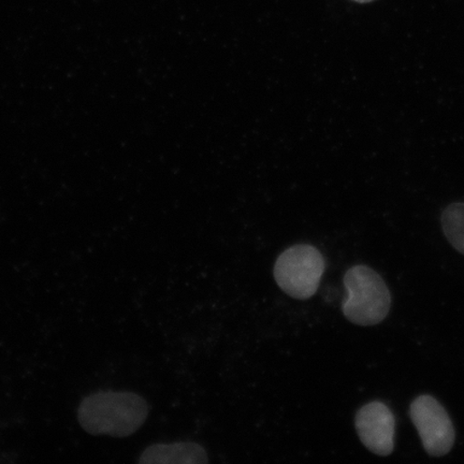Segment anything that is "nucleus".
<instances>
[{
  "label": "nucleus",
  "instance_id": "1",
  "mask_svg": "<svg viewBox=\"0 0 464 464\" xmlns=\"http://www.w3.org/2000/svg\"><path fill=\"white\" fill-rule=\"evenodd\" d=\"M149 405L137 393L100 392L81 402L78 420L81 427L92 435L126 438L135 433L147 420Z\"/></svg>",
  "mask_w": 464,
  "mask_h": 464
},
{
  "label": "nucleus",
  "instance_id": "5",
  "mask_svg": "<svg viewBox=\"0 0 464 464\" xmlns=\"http://www.w3.org/2000/svg\"><path fill=\"white\" fill-rule=\"evenodd\" d=\"M356 430L362 444L373 454L391 455L394 449L396 420L384 403L374 401L357 411Z\"/></svg>",
  "mask_w": 464,
  "mask_h": 464
},
{
  "label": "nucleus",
  "instance_id": "6",
  "mask_svg": "<svg viewBox=\"0 0 464 464\" xmlns=\"http://www.w3.org/2000/svg\"><path fill=\"white\" fill-rule=\"evenodd\" d=\"M207 451L195 442L159 443L142 452L141 464H206Z\"/></svg>",
  "mask_w": 464,
  "mask_h": 464
},
{
  "label": "nucleus",
  "instance_id": "2",
  "mask_svg": "<svg viewBox=\"0 0 464 464\" xmlns=\"http://www.w3.org/2000/svg\"><path fill=\"white\" fill-rule=\"evenodd\" d=\"M347 298L342 312L358 326H373L390 313L392 295L382 276L367 266H355L344 276Z\"/></svg>",
  "mask_w": 464,
  "mask_h": 464
},
{
  "label": "nucleus",
  "instance_id": "4",
  "mask_svg": "<svg viewBox=\"0 0 464 464\" xmlns=\"http://www.w3.org/2000/svg\"><path fill=\"white\" fill-rule=\"evenodd\" d=\"M410 417L429 455L449 454L455 444V428L448 411L437 399L429 394L417 397L410 406Z\"/></svg>",
  "mask_w": 464,
  "mask_h": 464
},
{
  "label": "nucleus",
  "instance_id": "3",
  "mask_svg": "<svg viewBox=\"0 0 464 464\" xmlns=\"http://www.w3.org/2000/svg\"><path fill=\"white\" fill-rule=\"evenodd\" d=\"M326 263L321 252L309 245H297L284 251L276 261L275 278L278 287L294 299L314 295Z\"/></svg>",
  "mask_w": 464,
  "mask_h": 464
},
{
  "label": "nucleus",
  "instance_id": "8",
  "mask_svg": "<svg viewBox=\"0 0 464 464\" xmlns=\"http://www.w3.org/2000/svg\"><path fill=\"white\" fill-rule=\"evenodd\" d=\"M353 2L365 4V3L374 2V0H353Z\"/></svg>",
  "mask_w": 464,
  "mask_h": 464
},
{
  "label": "nucleus",
  "instance_id": "7",
  "mask_svg": "<svg viewBox=\"0 0 464 464\" xmlns=\"http://www.w3.org/2000/svg\"><path fill=\"white\" fill-rule=\"evenodd\" d=\"M442 226L450 245L464 255V203H454L445 208Z\"/></svg>",
  "mask_w": 464,
  "mask_h": 464
}]
</instances>
